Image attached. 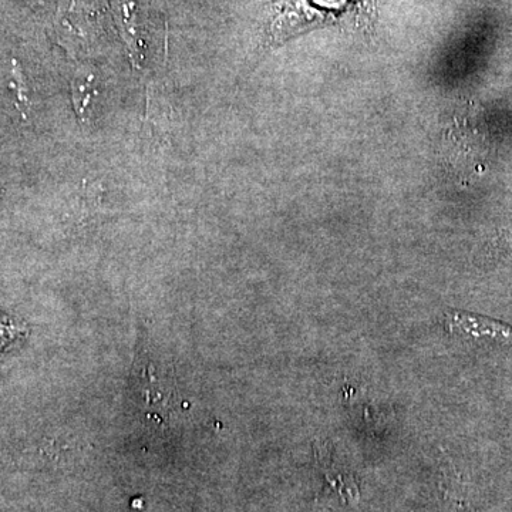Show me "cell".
<instances>
[{"label":"cell","instance_id":"cell-1","mask_svg":"<svg viewBox=\"0 0 512 512\" xmlns=\"http://www.w3.org/2000/svg\"><path fill=\"white\" fill-rule=\"evenodd\" d=\"M446 325L451 333L512 342V326L468 312H447Z\"/></svg>","mask_w":512,"mask_h":512}]
</instances>
